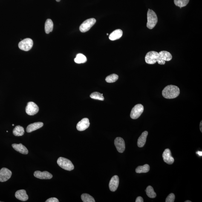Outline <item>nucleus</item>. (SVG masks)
Here are the masks:
<instances>
[{
    "mask_svg": "<svg viewBox=\"0 0 202 202\" xmlns=\"http://www.w3.org/2000/svg\"><path fill=\"white\" fill-rule=\"evenodd\" d=\"M46 202H59V200L56 198H51L47 200Z\"/></svg>",
    "mask_w": 202,
    "mask_h": 202,
    "instance_id": "30",
    "label": "nucleus"
},
{
    "mask_svg": "<svg viewBox=\"0 0 202 202\" xmlns=\"http://www.w3.org/2000/svg\"><path fill=\"white\" fill-rule=\"evenodd\" d=\"M15 197L20 201H25L28 200L29 197L25 190L21 189L17 191L15 194Z\"/></svg>",
    "mask_w": 202,
    "mask_h": 202,
    "instance_id": "15",
    "label": "nucleus"
},
{
    "mask_svg": "<svg viewBox=\"0 0 202 202\" xmlns=\"http://www.w3.org/2000/svg\"><path fill=\"white\" fill-rule=\"evenodd\" d=\"M39 111V107L33 102L28 103L26 108V112L29 115L33 116L38 113Z\"/></svg>",
    "mask_w": 202,
    "mask_h": 202,
    "instance_id": "8",
    "label": "nucleus"
},
{
    "mask_svg": "<svg viewBox=\"0 0 202 202\" xmlns=\"http://www.w3.org/2000/svg\"><path fill=\"white\" fill-rule=\"evenodd\" d=\"M148 135L147 131H144L140 137H139L137 141V146L139 148H142L144 146L146 143L147 137Z\"/></svg>",
    "mask_w": 202,
    "mask_h": 202,
    "instance_id": "18",
    "label": "nucleus"
},
{
    "mask_svg": "<svg viewBox=\"0 0 202 202\" xmlns=\"http://www.w3.org/2000/svg\"><path fill=\"white\" fill-rule=\"evenodd\" d=\"M24 130L22 127L18 125L15 127L13 131V134L16 136H20L23 135Z\"/></svg>",
    "mask_w": 202,
    "mask_h": 202,
    "instance_id": "21",
    "label": "nucleus"
},
{
    "mask_svg": "<svg viewBox=\"0 0 202 202\" xmlns=\"http://www.w3.org/2000/svg\"><path fill=\"white\" fill-rule=\"evenodd\" d=\"M145 60L146 63L150 65H153L157 62L161 65L163 64L160 54L155 51L148 52L145 56Z\"/></svg>",
    "mask_w": 202,
    "mask_h": 202,
    "instance_id": "2",
    "label": "nucleus"
},
{
    "mask_svg": "<svg viewBox=\"0 0 202 202\" xmlns=\"http://www.w3.org/2000/svg\"><path fill=\"white\" fill-rule=\"evenodd\" d=\"M202 121H201V122H200V131H201V133L202 132Z\"/></svg>",
    "mask_w": 202,
    "mask_h": 202,
    "instance_id": "33",
    "label": "nucleus"
},
{
    "mask_svg": "<svg viewBox=\"0 0 202 202\" xmlns=\"http://www.w3.org/2000/svg\"><path fill=\"white\" fill-rule=\"evenodd\" d=\"M175 196L174 194L171 193L168 196L166 199V202H174L175 200Z\"/></svg>",
    "mask_w": 202,
    "mask_h": 202,
    "instance_id": "29",
    "label": "nucleus"
},
{
    "mask_svg": "<svg viewBox=\"0 0 202 202\" xmlns=\"http://www.w3.org/2000/svg\"><path fill=\"white\" fill-rule=\"evenodd\" d=\"M114 143L119 152L123 153L124 151L125 148V143L124 141L122 138H116L115 140Z\"/></svg>",
    "mask_w": 202,
    "mask_h": 202,
    "instance_id": "10",
    "label": "nucleus"
},
{
    "mask_svg": "<svg viewBox=\"0 0 202 202\" xmlns=\"http://www.w3.org/2000/svg\"><path fill=\"white\" fill-rule=\"evenodd\" d=\"M196 154H198L199 156H202V152L198 151L197 152Z\"/></svg>",
    "mask_w": 202,
    "mask_h": 202,
    "instance_id": "32",
    "label": "nucleus"
},
{
    "mask_svg": "<svg viewBox=\"0 0 202 202\" xmlns=\"http://www.w3.org/2000/svg\"><path fill=\"white\" fill-rule=\"evenodd\" d=\"M146 194L148 197L150 198H155L157 196L156 193L155 192L152 186H149L146 188Z\"/></svg>",
    "mask_w": 202,
    "mask_h": 202,
    "instance_id": "24",
    "label": "nucleus"
},
{
    "mask_svg": "<svg viewBox=\"0 0 202 202\" xmlns=\"http://www.w3.org/2000/svg\"><path fill=\"white\" fill-rule=\"evenodd\" d=\"M147 27L150 29H152L157 23L158 19L155 12L149 9L147 13Z\"/></svg>",
    "mask_w": 202,
    "mask_h": 202,
    "instance_id": "3",
    "label": "nucleus"
},
{
    "mask_svg": "<svg viewBox=\"0 0 202 202\" xmlns=\"http://www.w3.org/2000/svg\"><path fill=\"white\" fill-rule=\"evenodd\" d=\"M56 1L58 2H60V0H56Z\"/></svg>",
    "mask_w": 202,
    "mask_h": 202,
    "instance_id": "35",
    "label": "nucleus"
},
{
    "mask_svg": "<svg viewBox=\"0 0 202 202\" xmlns=\"http://www.w3.org/2000/svg\"><path fill=\"white\" fill-rule=\"evenodd\" d=\"M107 35H109L108 34V33H107Z\"/></svg>",
    "mask_w": 202,
    "mask_h": 202,
    "instance_id": "37",
    "label": "nucleus"
},
{
    "mask_svg": "<svg viewBox=\"0 0 202 202\" xmlns=\"http://www.w3.org/2000/svg\"><path fill=\"white\" fill-rule=\"evenodd\" d=\"M103 95V94H100V93L97 92H95L90 95V97L91 99H96V100L103 101L105 99Z\"/></svg>",
    "mask_w": 202,
    "mask_h": 202,
    "instance_id": "27",
    "label": "nucleus"
},
{
    "mask_svg": "<svg viewBox=\"0 0 202 202\" xmlns=\"http://www.w3.org/2000/svg\"><path fill=\"white\" fill-rule=\"evenodd\" d=\"M33 41L30 38H26L23 40L18 44V47L20 49L24 51H29L32 47Z\"/></svg>",
    "mask_w": 202,
    "mask_h": 202,
    "instance_id": "7",
    "label": "nucleus"
},
{
    "mask_svg": "<svg viewBox=\"0 0 202 202\" xmlns=\"http://www.w3.org/2000/svg\"><path fill=\"white\" fill-rule=\"evenodd\" d=\"M163 157L164 161L167 164L171 165L173 163L174 159L171 156V151L169 149L165 150L163 154Z\"/></svg>",
    "mask_w": 202,
    "mask_h": 202,
    "instance_id": "13",
    "label": "nucleus"
},
{
    "mask_svg": "<svg viewBox=\"0 0 202 202\" xmlns=\"http://www.w3.org/2000/svg\"><path fill=\"white\" fill-rule=\"evenodd\" d=\"M123 35V32L121 29H117L113 31L109 36V39L111 41L118 39L121 37Z\"/></svg>",
    "mask_w": 202,
    "mask_h": 202,
    "instance_id": "19",
    "label": "nucleus"
},
{
    "mask_svg": "<svg viewBox=\"0 0 202 202\" xmlns=\"http://www.w3.org/2000/svg\"><path fill=\"white\" fill-rule=\"evenodd\" d=\"M35 177L41 179H50L53 177V175L47 171L41 172L40 171H35L34 173Z\"/></svg>",
    "mask_w": 202,
    "mask_h": 202,
    "instance_id": "12",
    "label": "nucleus"
},
{
    "mask_svg": "<svg viewBox=\"0 0 202 202\" xmlns=\"http://www.w3.org/2000/svg\"><path fill=\"white\" fill-rule=\"evenodd\" d=\"M89 120L87 118H84L77 124L76 128L79 131H83L89 127Z\"/></svg>",
    "mask_w": 202,
    "mask_h": 202,
    "instance_id": "11",
    "label": "nucleus"
},
{
    "mask_svg": "<svg viewBox=\"0 0 202 202\" xmlns=\"http://www.w3.org/2000/svg\"><path fill=\"white\" fill-rule=\"evenodd\" d=\"M150 170V166L149 165L146 164L143 166H139L136 168V172L137 173H146Z\"/></svg>",
    "mask_w": 202,
    "mask_h": 202,
    "instance_id": "22",
    "label": "nucleus"
},
{
    "mask_svg": "<svg viewBox=\"0 0 202 202\" xmlns=\"http://www.w3.org/2000/svg\"><path fill=\"white\" fill-rule=\"evenodd\" d=\"M185 202H191V201H189V200H187V201H185Z\"/></svg>",
    "mask_w": 202,
    "mask_h": 202,
    "instance_id": "34",
    "label": "nucleus"
},
{
    "mask_svg": "<svg viewBox=\"0 0 202 202\" xmlns=\"http://www.w3.org/2000/svg\"><path fill=\"white\" fill-rule=\"evenodd\" d=\"M53 23L51 20L47 19L46 21L45 25V33L47 34L53 31Z\"/></svg>",
    "mask_w": 202,
    "mask_h": 202,
    "instance_id": "20",
    "label": "nucleus"
},
{
    "mask_svg": "<svg viewBox=\"0 0 202 202\" xmlns=\"http://www.w3.org/2000/svg\"><path fill=\"white\" fill-rule=\"evenodd\" d=\"M144 111V107L141 104H137L131 110L130 117L132 119L138 118Z\"/></svg>",
    "mask_w": 202,
    "mask_h": 202,
    "instance_id": "6",
    "label": "nucleus"
},
{
    "mask_svg": "<svg viewBox=\"0 0 202 202\" xmlns=\"http://www.w3.org/2000/svg\"><path fill=\"white\" fill-rule=\"evenodd\" d=\"M12 147L15 150L23 154L26 155L28 154V150L26 147L23 145L22 144H13L12 145Z\"/></svg>",
    "mask_w": 202,
    "mask_h": 202,
    "instance_id": "17",
    "label": "nucleus"
},
{
    "mask_svg": "<svg viewBox=\"0 0 202 202\" xmlns=\"http://www.w3.org/2000/svg\"><path fill=\"white\" fill-rule=\"evenodd\" d=\"M11 171L6 168H3L0 170V182H5L11 178L12 175Z\"/></svg>",
    "mask_w": 202,
    "mask_h": 202,
    "instance_id": "9",
    "label": "nucleus"
},
{
    "mask_svg": "<svg viewBox=\"0 0 202 202\" xmlns=\"http://www.w3.org/2000/svg\"><path fill=\"white\" fill-rule=\"evenodd\" d=\"M13 125V126H14V124H13V125Z\"/></svg>",
    "mask_w": 202,
    "mask_h": 202,
    "instance_id": "36",
    "label": "nucleus"
},
{
    "mask_svg": "<svg viewBox=\"0 0 202 202\" xmlns=\"http://www.w3.org/2000/svg\"><path fill=\"white\" fill-rule=\"evenodd\" d=\"M43 125L44 124L42 122H37L30 124L27 127V133H31L42 127Z\"/></svg>",
    "mask_w": 202,
    "mask_h": 202,
    "instance_id": "16",
    "label": "nucleus"
},
{
    "mask_svg": "<svg viewBox=\"0 0 202 202\" xmlns=\"http://www.w3.org/2000/svg\"><path fill=\"white\" fill-rule=\"evenodd\" d=\"M74 61L76 63H84L87 62V59L84 55L82 54H78L76 55V57L74 59Z\"/></svg>",
    "mask_w": 202,
    "mask_h": 202,
    "instance_id": "23",
    "label": "nucleus"
},
{
    "mask_svg": "<svg viewBox=\"0 0 202 202\" xmlns=\"http://www.w3.org/2000/svg\"><path fill=\"white\" fill-rule=\"evenodd\" d=\"M119 184V178L117 175L114 176L110 180L109 187L110 190L115 192L117 190Z\"/></svg>",
    "mask_w": 202,
    "mask_h": 202,
    "instance_id": "14",
    "label": "nucleus"
},
{
    "mask_svg": "<svg viewBox=\"0 0 202 202\" xmlns=\"http://www.w3.org/2000/svg\"><path fill=\"white\" fill-rule=\"evenodd\" d=\"M81 199L84 202H95L94 198L91 196L87 194H82L81 195Z\"/></svg>",
    "mask_w": 202,
    "mask_h": 202,
    "instance_id": "28",
    "label": "nucleus"
},
{
    "mask_svg": "<svg viewBox=\"0 0 202 202\" xmlns=\"http://www.w3.org/2000/svg\"><path fill=\"white\" fill-rule=\"evenodd\" d=\"M96 20L94 18H90L84 21L79 27V30L82 33L88 31L96 23Z\"/></svg>",
    "mask_w": 202,
    "mask_h": 202,
    "instance_id": "5",
    "label": "nucleus"
},
{
    "mask_svg": "<svg viewBox=\"0 0 202 202\" xmlns=\"http://www.w3.org/2000/svg\"><path fill=\"white\" fill-rule=\"evenodd\" d=\"M57 163L60 167L66 170L70 171L74 169V166L72 162L65 158H59L57 161Z\"/></svg>",
    "mask_w": 202,
    "mask_h": 202,
    "instance_id": "4",
    "label": "nucleus"
},
{
    "mask_svg": "<svg viewBox=\"0 0 202 202\" xmlns=\"http://www.w3.org/2000/svg\"><path fill=\"white\" fill-rule=\"evenodd\" d=\"M119 76L117 74H112L107 76L106 78V81L108 83H113L117 81Z\"/></svg>",
    "mask_w": 202,
    "mask_h": 202,
    "instance_id": "26",
    "label": "nucleus"
},
{
    "mask_svg": "<svg viewBox=\"0 0 202 202\" xmlns=\"http://www.w3.org/2000/svg\"><path fill=\"white\" fill-rule=\"evenodd\" d=\"M143 198L141 197H138L136 198V202H143Z\"/></svg>",
    "mask_w": 202,
    "mask_h": 202,
    "instance_id": "31",
    "label": "nucleus"
},
{
    "mask_svg": "<svg viewBox=\"0 0 202 202\" xmlns=\"http://www.w3.org/2000/svg\"><path fill=\"white\" fill-rule=\"evenodd\" d=\"M174 3L176 6L180 8L186 6L189 3V0H174Z\"/></svg>",
    "mask_w": 202,
    "mask_h": 202,
    "instance_id": "25",
    "label": "nucleus"
},
{
    "mask_svg": "<svg viewBox=\"0 0 202 202\" xmlns=\"http://www.w3.org/2000/svg\"><path fill=\"white\" fill-rule=\"evenodd\" d=\"M179 88L176 86L169 85L166 86L162 91L164 97L167 99H173L178 97L180 94Z\"/></svg>",
    "mask_w": 202,
    "mask_h": 202,
    "instance_id": "1",
    "label": "nucleus"
}]
</instances>
